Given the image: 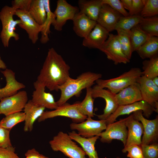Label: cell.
Segmentation results:
<instances>
[{"label":"cell","instance_id":"cell-8","mask_svg":"<svg viewBox=\"0 0 158 158\" xmlns=\"http://www.w3.org/2000/svg\"><path fill=\"white\" fill-rule=\"evenodd\" d=\"M126 119V118H121L118 121L107 125L105 130L99 135L100 141L102 143H109L113 140L116 139L121 141L124 146L128 134Z\"/></svg>","mask_w":158,"mask_h":158},{"label":"cell","instance_id":"cell-42","mask_svg":"<svg viewBox=\"0 0 158 158\" xmlns=\"http://www.w3.org/2000/svg\"><path fill=\"white\" fill-rule=\"evenodd\" d=\"M32 0H14L11 2L12 6L16 10L28 11Z\"/></svg>","mask_w":158,"mask_h":158},{"label":"cell","instance_id":"cell-28","mask_svg":"<svg viewBox=\"0 0 158 158\" xmlns=\"http://www.w3.org/2000/svg\"><path fill=\"white\" fill-rule=\"evenodd\" d=\"M151 36L143 31L139 24L130 30V37L132 52L136 51Z\"/></svg>","mask_w":158,"mask_h":158},{"label":"cell","instance_id":"cell-12","mask_svg":"<svg viewBox=\"0 0 158 158\" xmlns=\"http://www.w3.org/2000/svg\"><path fill=\"white\" fill-rule=\"evenodd\" d=\"M79 12L78 7L72 6L65 0H58L57 1L56 9L54 12L55 19L52 25L55 30L61 31L67 21L73 20Z\"/></svg>","mask_w":158,"mask_h":158},{"label":"cell","instance_id":"cell-4","mask_svg":"<svg viewBox=\"0 0 158 158\" xmlns=\"http://www.w3.org/2000/svg\"><path fill=\"white\" fill-rule=\"evenodd\" d=\"M51 147L54 151H60L69 158H87L82 147L73 141L68 134L59 131L49 142Z\"/></svg>","mask_w":158,"mask_h":158},{"label":"cell","instance_id":"cell-44","mask_svg":"<svg viewBox=\"0 0 158 158\" xmlns=\"http://www.w3.org/2000/svg\"><path fill=\"white\" fill-rule=\"evenodd\" d=\"M143 0H132V7L130 16L138 15L144 6Z\"/></svg>","mask_w":158,"mask_h":158},{"label":"cell","instance_id":"cell-6","mask_svg":"<svg viewBox=\"0 0 158 158\" xmlns=\"http://www.w3.org/2000/svg\"><path fill=\"white\" fill-rule=\"evenodd\" d=\"M59 116L69 118L73 123H77L84 121L87 118L81 114L78 111L76 102L72 104L66 103L53 110L44 111L38 119V121L41 122L48 118Z\"/></svg>","mask_w":158,"mask_h":158},{"label":"cell","instance_id":"cell-50","mask_svg":"<svg viewBox=\"0 0 158 158\" xmlns=\"http://www.w3.org/2000/svg\"><path fill=\"white\" fill-rule=\"evenodd\" d=\"M0 114H1V112H0Z\"/></svg>","mask_w":158,"mask_h":158},{"label":"cell","instance_id":"cell-23","mask_svg":"<svg viewBox=\"0 0 158 158\" xmlns=\"http://www.w3.org/2000/svg\"><path fill=\"white\" fill-rule=\"evenodd\" d=\"M73 30L78 36L86 37L92 31L97 22L89 18L85 14L79 12L76 14L72 20Z\"/></svg>","mask_w":158,"mask_h":158},{"label":"cell","instance_id":"cell-32","mask_svg":"<svg viewBox=\"0 0 158 158\" xmlns=\"http://www.w3.org/2000/svg\"><path fill=\"white\" fill-rule=\"evenodd\" d=\"M142 18L139 15L121 16L116 25L115 30H130L140 23Z\"/></svg>","mask_w":158,"mask_h":158},{"label":"cell","instance_id":"cell-13","mask_svg":"<svg viewBox=\"0 0 158 158\" xmlns=\"http://www.w3.org/2000/svg\"><path fill=\"white\" fill-rule=\"evenodd\" d=\"M27 92L19 91L14 95L4 98L0 101L1 114L7 116L11 114L21 112L28 102Z\"/></svg>","mask_w":158,"mask_h":158},{"label":"cell","instance_id":"cell-35","mask_svg":"<svg viewBox=\"0 0 158 158\" xmlns=\"http://www.w3.org/2000/svg\"><path fill=\"white\" fill-rule=\"evenodd\" d=\"M116 30L123 52L127 59L130 60L133 52L130 40V30Z\"/></svg>","mask_w":158,"mask_h":158},{"label":"cell","instance_id":"cell-22","mask_svg":"<svg viewBox=\"0 0 158 158\" xmlns=\"http://www.w3.org/2000/svg\"><path fill=\"white\" fill-rule=\"evenodd\" d=\"M6 78V84L4 87L0 88V101L2 99L13 95L18 91L25 87V85L18 81L16 79L15 73L10 69L6 68L1 71Z\"/></svg>","mask_w":158,"mask_h":158},{"label":"cell","instance_id":"cell-29","mask_svg":"<svg viewBox=\"0 0 158 158\" xmlns=\"http://www.w3.org/2000/svg\"><path fill=\"white\" fill-rule=\"evenodd\" d=\"M46 12V18L44 24L42 25V29L41 32V36L40 39L42 44L46 43L49 40L48 35L51 32L50 30L51 25L54 22L55 16L54 12L51 10L49 0H43Z\"/></svg>","mask_w":158,"mask_h":158},{"label":"cell","instance_id":"cell-18","mask_svg":"<svg viewBox=\"0 0 158 158\" xmlns=\"http://www.w3.org/2000/svg\"><path fill=\"white\" fill-rule=\"evenodd\" d=\"M126 118V124L128 134L126 142L123 148L133 145H140L144 131L142 123L134 118L133 114Z\"/></svg>","mask_w":158,"mask_h":158},{"label":"cell","instance_id":"cell-20","mask_svg":"<svg viewBox=\"0 0 158 158\" xmlns=\"http://www.w3.org/2000/svg\"><path fill=\"white\" fill-rule=\"evenodd\" d=\"M109 32L97 23L93 29L85 38L82 44L90 49H99L107 39Z\"/></svg>","mask_w":158,"mask_h":158},{"label":"cell","instance_id":"cell-19","mask_svg":"<svg viewBox=\"0 0 158 158\" xmlns=\"http://www.w3.org/2000/svg\"><path fill=\"white\" fill-rule=\"evenodd\" d=\"M121 16L120 13L109 5L103 4L97 22L109 32L115 30L116 25Z\"/></svg>","mask_w":158,"mask_h":158},{"label":"cell","instance_id":"cell-16","mask_svg":"<svg viewBox=\"0 0 158 158\" xmlns=\"http://www.w3.org/2000/svg\"><path fill=\"white\" fill-rule=\"evenodd\" d=\"M142 100L158 111V86L152 79L142 75L138 79Z\"/></svg>","mask_w":158,"mask_h":158},{"label":"cell","instance_id":"cell-24","mask_svg":"<svg viewBox=\"0 0 158 158\" xmlns=\"http://www.w3.org/2000/svg\"><path fill=\"white\" fill-rule=\"evenodd\" d=\"M45 108L34 103L31 100L27 102L24 108L25 122L23 129L25 132L32 131L34 122L42 115Z\"/></svg>","mask_w":158,"mask_h":158},{"label":"cell","instance_id":"cell-45","mask_svg":"<svg viewBox=\"0 0 158 158\" xmlns=\"http://www.w3.org/2000/svg\"><path fill=\"white\" fill-rule=\"evenodd\" d=\"M25 158H49L40 154L34 148L28 150L25 153Z\"/></svg>","mask_w":158,"mask_h":158},{"label":"cell","instance_id":"cell-27","mask_svg":"<svg viewBox=\"0 0 158 158\" xmlns=\"http://www.w3.org/2000/svg\"><path fill=\"white\" fill-rule=\"evenodd\" d=\"M136 51L142 59H149L157 56L158 37L151 36Z\"/></svg>","mask_w":158,"mask_h":158},{"label":"cell","instance_id":"cell-5","mask_svg":"<svg viewBox=\"0 0 158 158\" xmlns=\"http://www.w3.org/2000/svg\"><path fill=\"white\" fill-rule=\"evenodd\" d=\"M16 10L12 7L5 5L0 11V20L2 25V29L0 37L5 47L9 46L10 39L13 37L16 41L19 39V35L15 32L17 25L21 23L20 19L14 20L13 16L15 15Z\"/></svg>","mask_w":158,"mask_h":158},{"label":"cell","instance_id":"cell-40","mask_svg":"<svg viewBox=\"0 0 158 158\" xmlns=\"http://www.w3.org/2000/svg\"><path fill=\"white\" fill-rule=\"evenodd\" d=\"M122 151L124 153L128 152L127 156L130 158H143L140 145H133L126 148H123Z\"/></svg>","mask_w":158,"mask_h":158},{"label":"cell","instance_id":"cell-43","mask_svg":"<svg viewBox=\"0 0 158 158\" xmlns=\"http://www.w3.org/2000/svg\"><path fill=\"white\" fill-rule=\"evenodd\" d=\"M13 146L5 148L0 147V158H20L15 153Z\"/></svg>","mask_w":158,"mask_h":158},{"label":"cell","instance_id":"cell-7","mask_svg":"<svg viewBox=\"0 0 158 158\" xmlns=\"http://www.w3.org/2000/svg\"><path fill=\"white\" fill-rule=\"evenodd\" d=\"M99 50L114 64H126L130 62L122 51L117 35L109 34L108 37Z\"/></svg>","mask_w":158,"mask_h":158},{"label":"cell","instance_id":"cell-14","mask_svg":"<svg viewBox=\"0 0 158 158\" xmlns=\"http://www.w3.org/2000/svg\"><path fill=\"white\" fill-rule=\"evenodd\" d=\"M92 96L93 98L100 97L106 102V106L102 114L97 115L100 120H106L118 108V105L115 98V95L109 90L101 88L97 85L92 88Z\"/></svg>","mask_w":158,"mask_h":158},{"label":"cell","instance_id":"cell-1","mask_svg":"<svg viewBox=\"0 0 158 158\" xmlns=\"http://www.w3.org/2000/svg\"><path fill=\"white\" fill-rule=\"evenodd\" d=\"M70 67L53 48L49 49L37 80L50 91L59 90L58 87L70 77Z\"/></svg>","mask_w":158,"mask_h":158},{"label":"cell","instance_id":"cell-36","mask_svg":"<svg viewBox=\"0 0 158 158\" xmlns=\"http://www.w3.org/2000/svg\"><path fill=\"white\" fill-rule=\"evenodd\" d=\"M25 114L21 112L9 114L0 121V126L9 131L18 123L24 121Z\"/></svg>","mask_w":158,"mask_h":158},{"label":"cell","instance_id":"cell-33","mask_svg":"<svg viewBox=\"0 0 158 158\" xmlns=\"http://www.w3.org/2000/svg\"><path fill=\"white\" fill-rule=\"evenodd\" d=\"M142 75L152 79L158 76V56L145 60L142 62Z\"/></svg>","mask_w":158,"mask_h":158},{"label":"cell","instance_id":"cell-49","mask_svg":"<svg viewBox=\"0 0 158 158\" xmlns=\"http://www.w3.org/2000/svg\"><path fill=\"white\" fill-rule=\"evenodd\" d=\"M116 158H121L119 157H117Z\"/></svg>","mask_w":158,"mask_h":158},{"label":"cell","instance_id":"cell-17","mask_svg":"<svg viewBox=\"0 0 158 158\" xmlns=\"http://www.w3.org/2000/svg\"><path fill=\"white\" fill-rule=\"evenodd\" d=\"M35 90L32 92V101L34 103L51 109H55L57 105L53 95L45 92V86L36 80L33 83Z\"/></svg>","mask_w":158,"mask_h":158},{"label":"cell","instance_id":"cell-9","mask_svg":"<svg viewBox=\"0 0 158 158\" xmlns=\"http://www.w3.org/2000/svg\"><path fill=\"white\" fill-rule=\"evenodd\" d=\"M134 118L140 121L143 128V133L142 138V145H150L157 143L158 139V116L152 120H149L143 116L142 110L133 113Z\"/></svg>","mask_w":158,"mask_h":158},{"label":"cell","instance_id":"cell-34","mask_svg":"<svg viewBox=\"0 0 158 158\" xmlns=\"http://www.w3.org/2000/svg\"><path fill=\"white\" fill-rule=\"evenodd\" d=\"M140 28L151 36H158V17L142 18L139 24Z\"/></svg>","mask_w":158,"mask_h":158},{"label":"cell","instance_id":"cell-26","mask_svg":"<svg viewBox=\"0 0 158 158\" xmlns=\"http://www.w3.org/2000/svg\"><path fill=\"white\" fill-rule=\"evenodd\" d=\"M103 4L102 0H80L78 1L79 12L96 22Z\"/></svg>","mask_w":158,"mask_h":158},{"label":"cell","instance_id":"cell-41","mask_svg":"<svg viewBox=\"0 0 158 158\" xmlns=\"http://www.w3.org/2000/svg\"><path fill=\"white\" fill-rule=\"evenodd\" d=\"M10 131L0 126V147L12 146L9 136Z\"/></svg>","mask_w":158,"mask_h":158},{"label":"cell","instance_id":"cell-25","mask_svg":"<svg viewBox=\"0 0 158 158\" xmlns=\"http://www.w3.org/2000/svg\"><path fill=\"white\" fill-rule=\"evenodd\" d=\"M68 134L72 140L80 145L88 158H99L95 147L96 142L99 138V136L85 138L81 136L74 131L69 132Z\"/></svg>","mask_w":158,"mask_h":158},{"label":"cell","instance_id":"cell-48","mask_svg":"<svg viewBox=\"0 0 158 158\" xmlns=\"http://www.w3.org/2000/svg\"><path fill=\"white\" fill-rule=\"evenodd\" d=\"M153 83L157 86H158V77H156L152 79Z\"/></svg>","mask_w":158,"mask_h":158},{"label":"cell","instance_id":"cell-15","mask_svg":"<svg viewBox=\"0 0 158 158\" xmlns=\"http://www.w3.org/2000/svg\"><path fill=\"white\" fill-rule=\"evenodd\" d=\"M15 15L19 17L21 21L18 25L26 31L29 39L33 44H35L38 40L39 33L41 31L42 25L36 22L28 11L16 10Z\"/></svg>","mask_w":158,"mask_h":158},{"label":"cell","instance_id":"cell-38","mask_svg":"<svg viewBox=\"0 0 158 158\" xmlns=\"http://www.w3.org/2000/svg\"><path fill=\"white\" fill-rule=\"evenodd\" d=\"M143 158H158V144H141Z\"/></svg>","mask_w":158,"mask_h":158},{"label":"cell","instance_id":"cell-2","mask_svg":"<svg viewBox=\"0 0 158 158\" xmlns=\"http://www.w3.org/2000/svg\"><path fill=\"white\" fill-rule=\"evenodd\" d=\"M102 77V74L90 71L83 73L75 79L70 77L58 87L61 94L59 99L56 102L57 106H60L66 103L69 99L83 89L91 87L97 80Z\"/></svg>","mask_w":158,"mask_h":158},{"label":"cell","instance_id":"cell-3","mask_svg":"<svg viewBox=\"0 0 158 158\" xmlns=\"http://www.w3.org/2000/svg\"><path fill=\"white\" fill-rule=\"evenodd\" d=\"M142 75V71L140 68H133L117 77L106 80L100 78L95 82L100 87L107 88L112 93L116 94L126 87L137 83Z\"/></svg>","mask_w":158,"mask_h":158},{"label":"cell","instance_id":"cell-37","mask_svg":"<svg viewBox=\"0 0 158 158\" xmlns=\"http://www.w3.org/2000/svg\"><path fill=\"white\" fill-rule=\"evenodd\" d=\"M144 6L140 13L143 18L157 16L158 14V0H143Z\"/></svg>","mask_w":158,"mask_h":158},{"label":"cell","instance_id":"cell-46","mask_svg":"<svg viewBox=\"0 0 158 158\" xmlns=\"http://www.w3.org/2000/svg\"><path fill=\"white\" fill-rule=\"evenodd\" d=\"M125 9L129 11V14L130 13L132 7V0H121Z\"/></svg>","mask_w":158,"mask_h":158},{"label":"cell","instance_id":"cell-11","mask_svg":"<svg viewBox=\"0 0 158 158\" xmlns=\"http://www.w3.org/2000/svg\"><path fill=\"white\" fill-rule=\"evenodd\" d=\"M85 121L78 123H72L70 125L71 129L78 131V133L85 138L98 136L106 129L107 124L105 120H95L87 117Z\"/></svg>","mask_w":158,"mask_h":158},{"label":"cell","instance_id":"cell-31","mask_svg":"<svg viewBox=\"0 0 158 158\" xmlns=\"http://www.w3.org/2000/svg\"><path fill=\"white\" fill-rule=\"evenodd\" d=\"M86 92L85 98L81 102H77V107L82 115L88 117L94 116L93 113L94 98L92 96V88L86 89Z\"/></svg>","mask_w":158,"mask_h":158},{"label":"cell","instance_id":"cell-47","mask_svg":"<svg viewBox=\"0 0 158 158\" xmlns=\"http://www.w3.org/2000/svg\"><path fill=\"white\" fill-rule=\"evenodd\" d=\"M6 66L4 62L1 59L0 56V68L5 69L6 68Z\"/></svg>","mask_w":158,"mask_h":158},{"label":"cell","instance_id":"cell-39","mask_svg":"<svg viewBox=\"0 0 158 158\" xmlns=\"http://www.w3.org/2000/svg\"><path fill=\"white\" fill-rule=\"evenodd\" d=\"M103 4H106L116 11L123 16H130L129 13L124 8L123 4L119 0H102Z\"/></svg>","mask_w":158,"mask_h":158},{"label":"cell","instance_id":"cell-10","mask_svg":"<svg viewBox=\"0 0 158 158\" xmlns=\"http://www.w3.org/2000/svg\"><path fill=\"white\" fill-rule=\"evenodd\" d=\"M138 110H142L143 116L149 118L153 112L158 113L153 107L143 100L133 103L123 105H119L116 111L106 120L107 125L116 121V119L119 116L130 114Z\"/></svg>","mask_w":158,"mask_h":158},{"label":"cell","instance_id":"cell-21","mask_svg":"<svg viewBox=\"0 0 158 158\" xmlns=\"http://www.w3.org/2000/svg\"><path fill=\"white\" fill-rule=\"evenodd\" d=\"M115 98L118 105L129 104L142 100L140 86L137 82L115 94Z\"/></svg>","mask_w":158,"mask_h":158},{"label":"cell","instance_id":"cell-30","mask_svg":"<svg viewBox=\"0 0 158 158\" xmlns=\"http://www.w3.org/2000/svg\"><path fill=\"white\" fill-rule=\"evenodd\" d=\"M28 11L38 24L42 25L44 24L47 14L43 0H32Z\"/></svg>","mask_w":158,"mask_h":158}]
</instances>
